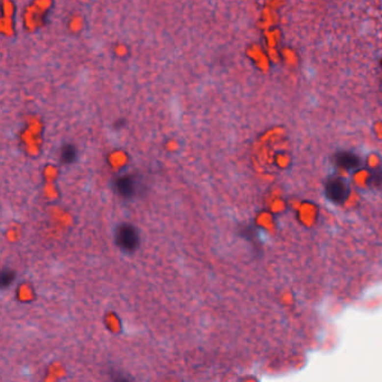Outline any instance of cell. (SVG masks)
Returning <instances> with one entry per match:
<instances>
[{"label":"cell","instance_id":"obj_2","mask_svg":"<svg viewBox=\"0 0 382 382\" xmlns=\"http://www.w3.org/2000/svg\"><path fill=\"white\" fill-rule=\"evenodd\" d=\"M326 196L334 203H343L349 196V186L340 177H332L328 180L325 187Z\"/></svg>","mask_w":382,"mask_h":382},{"label":"cell","instance_id":"obj_1","mask_svg":"<svg viewBox=\"0 0 382 382\" xmlns=\"http://www.w3.org/2000/svg\"><path fill=\"white\" fill-rule=\"evenodd\" d=\"M116 242L126 253H132L139 246V234L131 224H121L116 232Z\"/></svg>","mask_w":382,"mask_h":382},{"label":"cell","instance_id":"obj_7","mask_svg":"<svg viewBox=\"0 0 382 382\" xmlns=\"http://www.w3.org/2000/svg\"><path fill=\"white\" fill-rule=\"evenodd\" d=\"M372 182L376 185L382 184V169H376L372 172Z\"/></svg>","mask_w":382,"mask_h":382},{"label":"cell","instance_id":"obj_6","mask_svg":"<svg viewBox=\"0 0 382 382\" xmlns=\"http://www.w3.org/2000/svg\"><path fill=\"white\" fill-rule=\"evenodd\" d=\"M15 278V274L13 273V271L7 269V270H3L2 274H1V283L3 287L6 286H9L11 282H13Z\"/></svg>","mask_w":382,"mask_h":382},{"label":"cell","instance_id":"obj_3","mask_svg":"<svg viewBox=\"0 0 382 382\" xmlns=\"http://www.w3.org/2000/svg\"><path fill=\"white\" fill-rule=\"evenodd\" d=\"M136 180L131 176H121L117 178L115 183L118 194L124 198H131L136 193Z\"/></svg>","mask_w":382,"mask_h":382},{"label":"cell","instance_id":"obj_4","mask_svg":"<svg viewBox=\"0 0 382 382\" xmlns=\"http://www.w3.org/2000/svg\"><path fill=\"white\" fill-rule=\"evenodd\" d=\"M335 161L340 167L346 169H356L361 166V160L356 153L350 152H341L335 155Z\"/></svg>","mask_w":382,"mask_h":382},{"label":"cell","instance_id":"obj_5","mask_svg":"<svg viewBox=\"0 0 382 382\" xmlns=\"http://www.w3.org/2000/svg\"><path fill=\"white\" fill-rule=\"evenodd\" d=\"M76 149L72 145H65L62 149V160L65 164H71L76 159Z\"/></svg>","mask_w":382,"mask_h":382}]
</instances>
